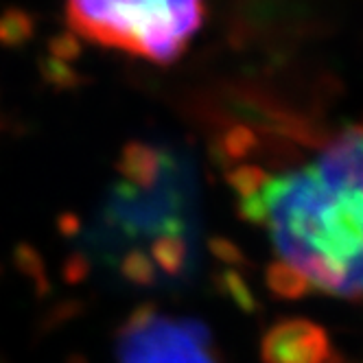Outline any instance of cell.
I'll use <instances>...</instances> for the list:
<instances>
[{
	"instance_id": "obj_1",
	"label": "cell",
	"mask_w": 363,
	"mask_h": 363,
	"mask_svg": "<svg viewBox=\"0 0 363 363\" xmlns=\"http://www.w3.org/2000/svg\"><path fill=\"white\" fill-rule=\"evenodd\" d=\"M361 127L350 125L315 164L289 173L269 223L284 261L320 256L361 272Z\"/></svg>"
},
{
	"instance_id": "obj_2",
	"label": "cell",
	"mask_w": 363,
	"mask_h": 363,
	"mask_svg": "<svg viewBox=\"0 0 363 363\" xmlns=\"http://www.w3.org/2000/svg\"><path fill=\"white\" fill-rule=\"evenodd\" d=\"M203 16V0H66L77 35L162 66L186 53Z\"/></svg>"
},
{
	"instance_id": "obj_3",
	"label": "cell",
	"mask_w": 363,
	"mask_h": 363,
	"mask_svg": "<svg viewBox=\"0 0 363 363\" xmlns=\"http://www.w3.org/2000/svg\"><path fill=\"white\" fill-rule=\"evenodd\" d=\"M118 342V363H215L211 333L193 318L158 315L145 330Z\"/></svg>"
},
{
	"instance_id": "obj_4",
	"label": "cell",
	"mask_w": 363,
	"mask_h": 363,
	"mask_svg": "<svg viewBox=\"0 0 363 363\" xmlns=\"http://www.w3.org/2000/svg\"><path fill=\"white\" fill-rule=\"evenodd\" d=\"M333 354L326 328L306 318H282L261 340L263 363H330Z\"/></svg>"
},
{
	"instance_id": "obj_5",
	"label": "cell",
	"mask_w": 363,
	"mask_h": 363,
	"mask_svg": "<svg viewBox=\"0 0 363 363\" xmlns=\"http://www.w3.org/2000/svg\"><path fill=\"white\" fill-rule=\"evenodd\" d=\"M167 160L169 151H160L143 140H129L121 149L116 171L134 189L143 193H153L164 177Z\"/></svg>"
},
{
	"instance_id": "obj_6",
	"label": "cell",
	"mask_w": 363,
	"mask_h": 363,
	"mask_svg": "<svg viewBox=\"0 0 363 363\" xmlns=\"http://www.w3.org/2000/svg\"><path fill=\"white\" fill-rule=\"evenodd\" d=\"M258 149H261V138L254 132V127L245 123H232L221 136L211 140V158L225 171L235 162L250 158Z\"/></svg>"
},
{
	"instance_id": "obj_7",
	"label": "cell",
	"mask_w": 363,
	"mask_h": 363,
	"mask_svg": "<svg viewBox=\"0 0 363 363\" xmlns=\"http://www.w3.org/2000/svg\"><path fill=\"white\" fill-rule=\"evenodd\" d=\"M267 289L280 300H302L308 294H313L311 280L289 261H272L265 269Z\"/></svg>"
},
{
	"instance_id": "obj_8",
	"label": "cell",
	"mask_w": 363,
	"mask_h": 363,
	"mask_svg": "<svg viewBox=\"0 0 363 363\" xmlns=\"http://www.w3.org/2000/svg\"><path fill=\"white\" fill-rule=\"evenodd\" d=\"M151 256L167 276H179L189 263V243L184 235H160L151 243Z\"/></svg>"
},
{
	"instance_id": "obj_9",
	"label": "cell",
	"mask_w": 363,
	"mask_h": 363,
	"mask_svg": "<svg viewBox=\"0 0 363 363\" xmlns=\"http://www.w3.org/2000/svg\"><path fill=\"white\" fill-rule=\"evenodd\" d=\"M213 282L215 289L225 296L228 300L235 302V306L247 315H256L261 311V304H258L256 296L252 294L247 280L237 272V269H219L213 274Z\"/></svg>"
},
{
	"instance_id": "obj_10",
	"label": "cell",
	"mask_w": 363,
	"mask_h": 363,
	"mask_svg": "<svg viewBox=\"0 0 363 363\" xmlns=\"http://www.w3.org/2000/svg\"><path fill=\"white\" fill-rule=\"evenodd\" d=\"M13 265L16 269L33 284V291L38 298H46L50 294V280L44 267V258L35 245L22 241L13 250Z\"/></svg>"
},
{
	"instance_id": "obj_11",
	"label": "cell",
	"mask_w": 363,
	"mask_h": 363,
	"mask_svg": "<svg viewBox=\"0 0 363 363\" xmlns=\"http://www.w3.org/2000/svg\"><path fill=\"white\" fill-rule=\"evenodd\" d=\"M121 276L136 284V287H153L158 282V272H155V265L151 263V258L143 252V250H129L123 261H121Z\"/></svg>"
},
{
	"instance_id": "obj_12",
	"label": "cell",
	"mask_w": 363,
	"mask_h": 363,
	"mask_svg": "<svg viewBox=\"0 0 363 363\" xmlns=\"http://www.w3.org/2000/svg\"><path fill=\"white\" fill-rule=\"evenodd\" d=\"M267 177H269V173L256 164H237V167H230L223 171L225 184L239 197L256 193L267 182Z\"/></svg>"
},
{
	"instance_id": "obj_13",
	"label": "cell",
	"mask_w": 363,
	"mask_h": 363,
	"mask_svg": "<svg viewBox=\"0 0 363 363\" xmlns=\"http://www.w3.org/2000/svg\"><path fill=\"white\" fill-rule=\"evenodd\" d=\"M40 72H42V79L57 92L77 90L86 84V79L74 68L57 60H40Z\"/></svg>"
},
{
	"instance_id": "obj_14",
	"label": "cell",
	"mask_w": 363,
	"mask_h": 363,
	"mask_svg": "<svg viewBox=\"0 0 363 363\" xmlns=\"http://www.w3.org/2000/svg\"><path fill=\"white\" fill-rule=\"evenodd\" d=\"M31 33H33L31 20L24 13L13 11V13H7V16L0 18V44L22 46L31 38Z\"/></svg>"
},
{
	"instance_id": "obj_15",
	"label": "cell",
	"mask_w": 363,
	"mask_h": 363,
	"mask_svg": "<svg viewBox=\"0 0 363 363\" xmlns=\"http://www.w3.org/2000/svg\"><path fill=\"white\" fill-rule=\"evenodd\" d=\"M84 311H86V304L82 300H62V302H57L48 308V313L40 322V328L44 333H50V330L66 326L68 322L77 320Z\"/></svg>"
},
{
	"instance_id": "obj_16",
	"label": "cell",
	"mask_w": 363,
	"mask_h": 363,
	"mask_svg": "<svg viewBox=\"0 0 363 363\" xmlns=\"http://www.w3.org/2000/svg\"><path fill=\"white\" fill-rule=\"evenodd\" d=\"M155 318H158V306H155L153 302H140L138 306L132 308V313H129V315L123 320V324L118 326V330H116L118 340L145 330Z\"/></svg>"
},
{
	"instance_id": "obj_17",
	"label": "cell",
	"mask_w": 363,
	"mask_h": 363,
	"mask_svg": "<svg viewBox=\"0 0 363 363\" xmlns=\"http://www.w3.org/2000/svg\"><path fill=\"white\" fill-rule=\"evenodd\" d=\"M208 252L221 261L223 265H230V267H250V261L245 252L235 243L230 241L228 237H211L208 239Z\"/></svg>"
},
{
	"instance_id": "obj_18",
	"label": "cell",
	"mask_w": 363,
	"mask_h": 363,
	"mask_svg": "<svg viewBox=\"0 0 363 363\" xmlns=\"http://www.w3.org/2000/svg\"><path fill=\"white\" fill-rule=\"evenodd\" d=\"M90 272H92L90 258L84 252H72V254H68L66 261L62 263V280L66 284H72V287L86 282L88 276H90Z\"/></svg>"
},
{
	"instance_id": "obj_19",
	"label": "cell",
	"mask_w": 363,
	"mask_h": 363,
	"mask_svg": "<svg viewBox=\"0 0 363 363\" xmlns=\"http://www.w3.org/2000/svg\"><path fill=\"white\" fill-rule=\"evenodd\" d=\"M48 46H50V50H53V53L60 60H66V62L68 60H77V57H79V53H82L79 42H77L74 35H70V33H64V35L55 38Z\"/></svg>"
},
{
	"instance_id": "obj_20",
	"label": "cell",
	"mask_w": 363,
	"mask_h": 363,
	"mask_svg": "<svg viewBox=\"0 0 363 363\" xmlns=\"http://www.w3.org/2000/svg\"><path fill=\"white\" fill-rule=\"evenodd\" d=\"M57 230L64 239H72L82 232V219L74 213H62L57 217Z\"/></svg>"
},
{
	"instance_id": "obj_21",
	"label": "cell",
	"mask_w": 363,
	"mask_h": 363,
	"mask_svg": "<svg viewBox=\"0 0 363 363\" xmlns=\"http://www.w3.org/2000/svg\"><path fill=\"white\" fill-rule=\"evenodd\" d=\"M68 363H86V359L79 357V354H72V357L68 359Z\"/></svg>"
},
{
	"instance_id": "obj_22",
	"label": "cell",
	"mask_w": 363,
	"mask_h": 363,
	"mask_svg": "<svg viewBox=\"0 0 363 363\" xmlns=\"http://www.w3.org/2000/svg\"><path fill=\"white\" fill-rule=\"evenodd\" d=\"M0 125H3V116H0Z\"/></svg>"
},
{
	"instance_id": "obj_23",
	"label": "cell",
	"mask_w": 363,
	"mask_h": 363,
	"mask_svg": "<svg viewBox=\"0 0 363 363\" xmlns=\"http://www.w3.org/2000/svg\"><path fill=\"white\" fill-rule=\"evenodd\" d=\"M0 274H3V267H0Z\"/></svg>"
}]
</instances>
